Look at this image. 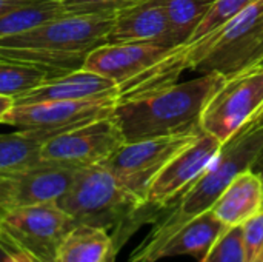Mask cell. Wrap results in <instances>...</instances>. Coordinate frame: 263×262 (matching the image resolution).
<instances>
[{"instance_id": "cell-1", "label": "cell", "mask_w": 263, "mask_h": 262, "mask_svg": "<svg viewBox=\"0 0 263 262\" xmlns=\"http://www.w3.org/2000/svg\"><path fill=\"white\" fill-rule=\"evenodd\" d=\"M263 63V0L200 39L174 46L142 74L120 85V99L136 97L179 82L185 71L231 76Z\"/></svg>"}, {"instance_id": "cell-2", "label": "cell", "mask_w": 263, "mask_h": 262, "mask_svg": "<svg viewBox=\"0 0 263 262\" xmlns=\"http://www.w3.org/2000/svg\"><path fill=\"white\" fill-rule=\"evenodd\" d=\"M262 148L263 130L251 127V124L247 125L222 147L217 159L193 185L156 215L151 230L125 262H149L153 253L171 235L213 208L230 182L239 173L253 167Z\"/></svg>"}, {"instance_id": "cell-3", "label": "cell", "mask_w": 263, "mask_h": 262, "mask_svg": "<svg viewBox=\"0 0 263 262\" xmlns=\"http://www.w3.org/2000/svg\"><path fill=\"white\" fill-rule=\"evenodd\" d=\"M223 79L217 73H200L191 80L117 100L112 116L125 144L200 130L202 110Z\"/></svg>"}, {"instance_id": "cell-4", "label": "cell", "mask_w": 263, "mask_h": 262, "mask_svg": "<svg viewBox=\"0 0 263 262\" xmlns=\"http://www.w3.org/2000/svg\"><path fill=\"white\" fill-rule=\"evenodd\" d=\"M76 222L108 230L120 250L151 218L145 204L102 164L82 167L66 193L55 201Z\"/></svg>"}, {"instance_id": "cell-5", "label": "cell", "mask_w": 263, "mask_h": 262, "mask_svg": "<svg viewBox=\"0 0 263 262\" xmlns=\"http://www.w3.org/2000/svg\"><path fill=\"white\" fill-rule=\"evenodd\" d=\"M114 17L63 14L26 32L0 39V56L59 71L80 68L86 54L106 43Z\"/></svg>"}, {"instance_id": "cell-6", "label": "cell", "mask_w": 263, "mask_h": 262, "mask_svg": "<svg viewBox=\"0 0 263 262\" xmlns=\"http://www.w3.org/2000/svg\"><path fill=\"white\" fill-rule=\"evenodd\" d=\"M263 113V63L227 76L202 110L199 127L223 145Z\"/></svg>"}, {"instance_id": "cell-7", "label": "cell", "mask_w": 263, "mask_h": 262, "mask_svg": "<svg viewBox=\"0 0 263 262\" xmlns=\"http://www.w3.org/2000/svg\"><path fill=\"white\" fill-rule=\"evenodd\" d=\"M76 227L57 202H43L5 212L0 216V239L37 261L57 258L60 242Z\"/></svg>"}, {"instance_id": "cell-8", "label": "cell", "mask_w": 263, "mask_h": 262, "mask_svg": "<svg viewBox=\"0 0 263 262\" xmlns=\"http://www.w3.org/2000/svg\"><path fill=\"white\" fill-rule=\"evenodd\" d=\"M200 131L202 130L183 131L171 136L126 142L102 165L145 204L146 190L151 181L177 153L193 144Z\"/></svg>"}, {"instance_id": "cell-9", "label": "cell", "mask_w": 263, "mask_h": 262, "mask_svg": "<svg viewBox=\"0 0 263 262\" xmlns=\"http://www.w3.org/2000/svg\"><path fill=\"white\" fill-rule=\"evenodd\" d=\"M123 144L125 137L117 120L108 116L46 139L42 144L40 159L82 168L103 164Z\"/></svg>"}, {"instance_id": "cell-10", "label": "cell", "mask_w": 263, "mask_h": 262, "mask_svg": "<svg viewBox=\"0 0 263 262\" xmlns=\"http://www.w3.org/2000/svg\"><path fill=\"white\" fill-rule=\"evenodd\" d=\"M117 100V97H103L91 100H51L14 105L5 124L20 131L35 133L46 141L92 120L112 116Z\"/></svg>"}, {"instance_id": "cell-11", "label": "cell", "mask_w": 263, "mask_h": 262, "mask_svg": "<svg viewBox=\"0 0 263 262\" xmlns=\"http://www.w3.org/2000/svg\"><path fill=\"white\" fill-rule=\"evenodd\" d=\"M223 144L200 131L197 139L177 153L151 181L146 196L145 208L151 213L153 222L156 215L173 201H176L190 185H193L217 159Z\"/></svg>"}, {"instance_id": "cell-12", "label": "cell", "mask_w": 263, "mask_h": 262, "mask_svg": "<svg viewBox=\"0 0 263 262\" xmlns=\"http://www.w3.org/2000/svg\"><path fill=\"white\" fill-rule=\"evenodd\" d=\"M77 170L40 161L35 165L0 174V216L14 208L60 199L72 184Z\"/></svg>"}, {"instance_id": "cell-13", "label": "cell", "mask_w": 263, "mask_h": 262, "mask_svg": "<svg viewBox=\"0 0 263 262\" xmlns=\"http://www.w3.org/2000/svg\"><path fill=\"white\" fill-rule=\"evenodd\" d=\"M171 49L159 42L103 43L86 54L80 68L105 76L120 86L142 74Z\"/></svg>"}, {"instance_id": "cell-14", "label": "cell", "mask_w": 263, "mask_h": 262, "mask_svg": "<svg viewBox=\"0 0 263 262\" xmlns=\"http://www.w3.org/2000/svg\"><path fill=\"white\" fill-rule=\"evenodd\" d=\"M119 94L120 86L114 80L83 68H76L51 77L40 86L14 99V103L23 105L51 100H91L103 97L119 99Z\"/></svg>"}, {"instance_id": "cell-15", "label": "cell", "mask_w": 263, "mask_h": 262, "mask_svg": "<svg viewBox=\"0 0 263 262\" xmlns=\"http://www.w3.org/2000/svg\"><path fill=\"white\" fill-rule=\"evenodd\" d=\"M159 42L174 48L170 23L160 0H143L114 17L106 43Z\"/></svg>"}, {"instance_id": "cell-16", "label": "cell", "mask_w": 263, "mask_h": 262, "mask_svg": "<svg viewBox=\"0 0 263 262\" xmlns=\"http://www.w3.org/2000/svg\"><path fill=\"white\" fill-rule=\"evenodd\" d=\"M227 229L228 227L213 213V210H208L171 235L153 253L149 262H160L176 256H191L200 262Z\"/></svg>"}, {"instance_id": "cell-17", "label": "cell", "mask_w": 263, "mask_h": 262, "mask_svg": "<svg viewBox=\"0 0 263 262\" xmlns=\"http://www.w3.org/2000/svg\"><path fill=\"white\" fill-rule=\"evenodd\" d=\"M211 210L227 227L245 224L263 210V181L260 176L251 168L239 173Z\"/></svg>"}, {"instance_id": "cell-18", "label": "cell", "mask_w": 263, "mask_h": 262, "mask_svg": "<svg viewBox=\"0 0 263 262\" xmlns=\"http://www.w3.org/2000/svg\"><path fill=\"white\" fill-rule=\"evenodd\" d=\"M119 249L112 235L94 225L79 224L60 242L59 262H116Z\"/></svg>"}, {"instance_id": "cell-19", "label": "cell", "mask_w": 263, "mask_h": 262, "mask_svg": "<svg viewBox=\"0 0 263 262\" xmlns=\"http://www.w3.org/2000/svg\"><path fill=\"white\" fill-rule=\"evenodd\" d=\"M65 14L62 2L32 0L0 12V39L34 29Z\"/></svg>"}, {"instance_id": "cell-20", "label": "cell", "mask_w": 263, "mask_h": 262, "mask_svg": "<svg viewBox=\"0 0 263 262\" xmlns=\"http://www.w3.org/2000/svg\"><path fill=\"white\" fill-rule=\"evenodd\" d=\"M65 71H59L49 66L35 65L22 60H0V94L17 99L31 90L40 86L51 77L62 74Z\"/></svg>"}, {"instance_id": "cell-21", "label": "cell", "mask_w": 263, "mask_h": 262, "mask_svg": "<svg viewBox=\"0 0 263 262\" xmlns=\"http://www.w3.org/2000/svg\"><path fill=\"white\" fill-rule=\"evenodd\" d=\"M43 142L45 137L31 131L0 134V174L39 164Z\"/></svg>"}, {"instance_id": "cell-22", "label": "cell", "mask_w": 263, "mask_h": 262, "mask_svg": "<svg viewBox=\"0 0 263 262\" xmlns=\"http://www.w3.org/2000/svg\"><path fill=\"white\" fill-rule=\"evenodd\" d=\"M174 45L185 43L216 0H160Z\"/></svg>"}, {"instance_id": "cell-23", "label": "cell", "mask_w": 263, "mask_h": 262, "mask_svg": "<svg viewBox=\"0 0 263 262\" xmlns=\"http://www.w3.org/2000/svg\"><path fill=\"white\" fill-rule=\"evenodd\" d=\"M200 262H245L242 225L228 227Z\"/></svg>"}, {"instance_id": "cell-24", "label": "cell", "mask_w": 263, "mask_h": 262, "mask_svg": "<svg viewBox=\"0 0 263 262\" xmlns=\"http://www.w3.org/2000/svg\"><path fill=\"white\" fill-rule=\"evenodd\" d=\"M254 0H216L214 5L210 8L206 15L202 19V22L197 25L194 32L186 42H193L196 39L203 37L205 34L217 29L219 26L225 25L231 19H234L239 12H242L250 3ZM185 42V43H186Z\"/></svg>"}, {"instance_id": "cell-25", "label": "cell", "mask_w": 263, "mask_h": 262, "mask_svg": "<svg viewBox=\"0 0 263 262\" xmlns=\"http://www.w3.org/2000/svg\"><path fill=\"white\" fill-rule=\"evenodd\" d=\"M140 2L143 0H63L62 5H63L65 14L116 17L119 12Z\"/></svg>"}, {"instance_id": "cell-26", "label": "cell", "mask_w": 263, "mask_h": 262, "mask_svg": "<svg viewBox=\"0 0 263 262\" xmlns=\"http://www.w3.org/2000/svg\"><path fill=\"white\" fill-rule=\"evenodd\" d=\"M245 262H263V210L242 224Z\"/></svg>"}, {"instance_id": "cell-27", "label": "cell", "mask_w": 263, "mask_h": 262, "mask_svg": "<svg viewBox=\"0 0 263 262\" xmlns=\"http://www.w3.org/2000/svg\"><path fill=\"white\" fill-rule=\"evenodd\" d=\"M0 262H32V258L0 239Z\"/></svg>"}, {"instance_id": "cell-28", "label": "cell", "mask_w": 263, "mask_h": 262, "mask_svg": "<svg viewBox=\"0 0 263 262\" xmlns=\"http://www.w3.org/2000/svg\"><path fill=\"white\" fill-rule=\"evenodd\" d=\"M14 99L8 97V96H2L0 94V124L6 122V117L9 116V113L14 108Z\"/></svg>"}, {"instance_id": "cell-29", "label": "cell", "mask_w": 263, "mask_h": 262, "mask_svg": "<svg viewBox=\"0 0 263 262\" xmlns=\"http://www.w3.org/2000/svg\"><path fill=\"white\" fill-rule=\"evenodd\" d=\"M28 2H32V0H0V12L9 8L18 6V5H23V3H28Z\"/></svg>"}, {"instance_id": "cell-30", "label": "cell", "mask_w": 263, "mask_h": 262, "mask_svg": "<svg viewBox=\"0 0 263 262\" xmlns=\"http://www.w3.org/2000/svg\"><path fill=\"white\" fill-rule=\"evenodd\" d=\"M251 170H253V171H256V173L260 176V179L263 181V148H262V151L259 153V156L256 158V161H254V164H253Z\"/></svg>"}, {"instance_id": "cell-31", "label": "cell", "mask_w": 263, "mask_h": 262, "mask_svg": "<svg viewBox=\"0 0 263 262\" xmlns=\"http://www.w3.org/2000/svg\"><path fill=\"white\" fill-rule=\"evenodd\" d=\"M251 127H254V128H260V130H263V113L251 124Z\"/></svg>"}, {"instance_id": "cell-32", "label": "cell", "mask_w": 263, "mask_h": 262, "mask_svg": "<svg viewBox=\"0 0 263 262\" xmlns=\"http://www.w3.org/2000/svg\"><path fill=\"white\" fill-rule=\"evenodd\" d=\"M32 262H59V261H57V258H55V259H49V261H37V259H32Z\"/></svg>"}, {"instance_id": "cell-33", "label": "cell", "mask_w": 263, "mask_h": 262, "mask_svg": "<svg viewBox=\"0 0 263 262\" xmlns=\"http://www.w3.org/2000/svg\"><path fill=\"white\" fill-rule=\"evenodd\" d=\"M48 2H63V0H48Z\"/></svg>"}, {"instance_id": "cell-34", "label": "cell", "mask_w": 263, "mask_h": 262, "mask_svg": "<svg viewBox=\"0 0 263 262\" xmlns=\"http://www.w3.org/2000/svg\"><path fill=\"white\" fill-rule=\"evenodd\" d=\"M2 59H5V57H2V56H0V60H2Z\"/></svg>"}]
</instances>
